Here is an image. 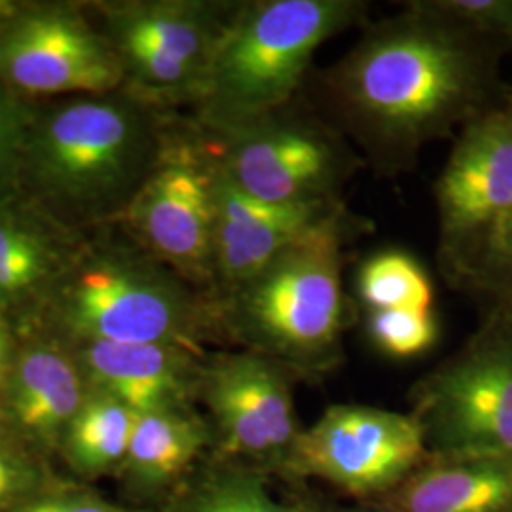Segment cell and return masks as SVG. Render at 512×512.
<instances>
[{
  "label": "cell",
  "instance_id": "6da1fadb",
  "mask_svg": "<svg viewBox=\"0 0 512 512\" xmlns=\"http://www.w3.org/2000/svg\"><path fill=\"white\" fill-rule=\"evenodd\" d=\"M376 23L317 78V112L340 129L366 165L393 177L421 150L512 97L507 55L442 10L412 0Z\"/></svg>",
  "mask_w": 512,
  "mask_h": 512
},
{
  "label": "cell",
  "instance_id": "7a4b0ae2",
  "mask_svg": "<svg viewBox=\"0 0 512 512\" xmlns=\"http://www.w3.org/2000/svg\"><path fill=\"white\" fill-rule=\"evenodd\" d=\"M370 220L351 215L274 258L226 293H213L222 338L293 372L321 378L344 361L351 302L344 291L346 249Z\"/></svg>",
  "mask_w": 512,
  "mask_h": 512
},
{
  "label": "cell",
  "instance_id": "3957f363",
  "mask_svg": "<svg viewBox=\"0 0 512 512\" xmlns=\"http://www.w3.org/2000/svg\"><path fill=\"white\" fill-rule=\"evenodd\" d=\"M368 12L365 0L239 2L194 101L198 128L222 133L291 107L315 52Z\"/></svg>",
  "mask_w": 512,
  "mask_h": 512
},
{
  "label": "cell",
  "instance_id": "277c9868",
  "mask_svg": "<svg viewBox=\"0 0 512 512\" xmlns=\"http://www.w3.org/2000/svg\"><path fill=\"white\" fill-rule=\"evenodd\" d=\"M164 139L141 105L95 95L31 122L25 171L50 198L71 207L129 203Z\"/></svg>",
  "mask_w": 512,
  "mask_h": 512
},
{
  "label": "cell",
  "instance_id": "5b68a950",
  "mask_svg": "<svg viewBox=\"0 0 512 512\" xmlns=\"http://www.w3.org/2000/svg\"><path fill=\"white\" fill-rule=\"evenodd\" d=\"M482 308L465 344L410 391L429 456L512 458V298Z\"/></svg>",
  "mask_w": 512,
  "mask_h": 512
},
{
  "label": "cell",
  "instance_id": "8992f818",
  "mask_svg": "<svg viewBox=\"0 0 512 512\" xmlns=\"http://www.w3.org/2000/svg\"><path fill=\"white\" fill-rule=\"evenodd\" d=\"M200 131L222 175L264 202H340L366 167L340 129L298 101L241 128Z\"/></svg>",
  "mask_w": 512,
  "mask_h": 512
},
{
  "label": "cell",
  "instance_id": "52a82bcc",
  "mask_svg": "<svg viewBox=\"0 0 512 512\" xmlns=\"http://www.w3.org/2000/svg\"><path fill=\"white\" fill-rule=\"evenodd\" d=\"M152 260H109L80 270L63 289L67 325L86 342L171 344L202 353L222 338L215 294L192 293Z\"/></svg>",
  "mask_w": 512,
  "mask_h": 512
},
{
  "label": "cell",
  "instance_id": "ba28073f",
  "mask_svg": "<svg viewBox=\"0 0 512 512\" xmlns=\"http://www.w3.org/2000/svg\"><path fill=\"white\" fill-rule=\"evenodd\" d=\"M435 202L440 274L463 293L512 207V97L456 135Z\"/></svg>",
  "mask_w": 512,
  "mask_h": 512
},
{
  "label": "cell",
  "instance_id": "9c48e42d",
  "mask_svg": "<svg viewBox=\"0 0 512 512\" xmlns=\"http://www.w3.org/2000/svg\"><path fill=\"white\" fill-rule=\"evenodd\" d=\"M427 458L423 431L410 412L334 404L302 429L281 480L313 478L363 503H376Z\"/></svg>",
  "mask_w": 512,
  "mask_h": 512
},
{
  "label": "cell",
  "instance_id": "30bf717a",
  "mask_svg": "<svg viewBox=\"0 0 512 512\" xmlns=\"http://www.w3.org/2000/svg\"><path fill=\"white\" fill-rule=\"evenodd\" d=\"M128 220L158 262L215 289L217 164L202 131L164 139L156 164L129 200Z\"/></svg>",
  "mask_w": 512,
  "mask_h": 512
},
{
  "label": "cell",
  "instance_id": "8fae6325",
  "mask_svg": "<svg viewBox=\"0 0 512 512\" xmlns=\"http://www.w3.org/2000/svg\"><path fill=\"white\" fill-rule=\"evenodd\" d=\"M294 382L285 366L249 349L203 359L198 399L209 410L220 459L283 476L304 429Z\"/></svg>",
  "mask_w": 512,
  "mask_h": 512
},
{
  "label": "cell",
  "instance_id": "7c38bea8",
  "mask_svg": "<svg viewBox=\"0 0 512 512\" xmlns=\"http://www.w3.org/2000/svg\"><path fill=\"white\" fill-rule=\"evenodd\" d=\"M238 4L162 0L116 8L110 25L124 76L150 101H196Z\"/></svg>",
  "mask_w": 512,
  "mask_h": 512
},
{
  "label": "cell",
  "instance_id": "4fadbf2b",
  "mask_svg": "<svg viewBox=\"0 0 512 512\" xmlns=\"http://www.w3.org/2000/svg\"><path fill=\"white\" fill-rule=\"evenodd\" d=\"M0 78L33 95H105L122 80L120 57L71 12L25 8L0 38Z\"/></svg>",
  "mask_w": 512,
  "mask_h": 512
},
{
  "label": "cell",
  "instance_id": "5bb4252c",
  "mask_svg": "<svg viewBox=\"0 0 512 512\" xmlns=\"http://www.w3.org/2000/svg\"><path fill=\"white\" fill-rule=\"evenodd\" d=\"M351 215L355 213L344 200L310 203L258 200L230 183L217 165L215 293H226L249 281L296 243Z\"/></svg>",
  "mask_w": 512,
  "mask_h": 512
},
{
  "label": "cell",
  "instance_id": "9a60e30c",
  "mask_svg": "<svg viewBox=\"0 0 512 512\" xmlns=\"http://www.w3.org/2000/svg\"><path fill=\"white\" fill-rule=\"evenodd\" d=\"M202 363V353L171 344L88 342L82 351V366L95 389L137 414L192 408Z\"/></svg>",
  "mask_w": 512,
  "mask_h": 512
},
{
  "label": "cell",
  "instance_id": "2e32d148",
  "mask_svg": "<svg viewBox=\"0 0 512 512\" xmlns=\"http://www.w3.org/2000/svg\"><path fill=\"white\" fill-rule=\"evenodd\" d=\"M372 505L393 512H512V458L429 456Z\"/></svg>",
  "mask_w": 512,
  "mask_h": 512
},
{
  "label": "cell",
  "instance_id": "e0dca14e",
  "mask_svg": "<svg viewBox=\"0 0 512 512\" xmlns=\"http://www.w3.org/2000/svg\"><path fill=\"white\" fill-rule=\"evenodd\" d=\"M86 397L82 370L73 359L50 344H33L12 363L4 406L25 437L55 444Z\"/></svg>",
  "mask_w": 512,
  "mask_h": 512
},
{
  "label": "cell",
  "instance_id": "ac0fdd59",
  "mask_svg": "<svg viewBox=\"0 0 512 512\" xmlns=\"http://www.w3.org/2000/svg\"><path fill=\"white\" fill-rule=\"evenodd\" d=\"M213 433L192 408H162L137 414L122 471L129 484L145 494L164 492L183 478Z\"/></svg>",
  "mask_w": 512,
  "mask_h": 512
},
{
  "label": "cell",
  "instance_id": "d6986e66",
  "mask_svg": "<svg viewBox=\"0 0 512 512\" xmlns=\"http://www.w3.org/2000/svg\"><path fill=\"white\" fill-rule=\"evenodd\" d=\"M137 412L103 391L86 397L63 435V452L74 471L105 475L122 467Z\"/></svg>",
  "mask_w": 512,
  "mask_h": 512
},
{
  "label": "cell",
  "instance_id": "ffe728a7",
  "mask_svg": "<svg viewBox=\"0 0 512 512\" xmlns=\"http://www.w3.org/2000/svg\"><path fill=\"white\" fill-rule=\"evenodd\" d=\"M219 467L188 484L165 512H304L293 494L277 499L272 476L220 459Z\"/></svg>",
  "mask_w": 512,
  "mask_h": 512
},
{
  "label": "cell",
  "instance_id": "44dd1931",
  "mask_svg": "<svg viewBox=\"0 0 512 512\" xmlns=\"http://www.w3.org/2000/svg\"><path fill=\"white\" fill-rule=\"evenodd\" d=\"M357 300L363 311L435 310V287L425 268L399 249L368 256L357 272Z\"/></svg>",
  "mask_w": 512,
  "mask_h": 512
},
{
  "label": "cell",
  "instance_id": "7402d4cb",
  "mask_svg": "<svg viewBox=\"0 0 512 512\" xmlns=\"http://www.w3.org/2000/svg\"><path fill=\"white\" fill-rule=\"evenodd\" d=\"M54 256L37 234L0 213V294L19 296L37 289L52 274Z\"/></svg>",
  "mask_w": 512,
  "mask_h": 512
},
{
  "label": "cell",
  "instance_id": "603a6c76",
  "mask_svg": "<svg viewBox=\"0 0 512 512\" xmlns=\"http://www.w3.org/2000/svg\"><path fill=\"white\" fill-rule=\"evenodd\" d=\"M365 327L370 342L393 359L420 357L439 340L435 310L366 311Z\"/></svg>",
  "mask_w": 512,
  "mask_h": 512
},
{
  "label": "cell",
  "instance_id": "cb8c5ba5",
  "mask_svg": "<svg viewBox=\"0 0 512 512\" xmlns=\"http://www.w3.org/2000/svg\"><path fill=\"white\" fill-rule=\"evenodd\" d=\"M29 114L14 90L0 78V200H4L25 171Z\"/></svg>",
  "mask_w": 512,
  "mask_h": 512
},
{
  "label": "cell",
  "instance_id": "d4e9b609",
  "mask_svg": "<svg viewBox=\"0 0 512 512\" xmlns=\"http://www.w3.org/2000/svg\"><path fill=\"white\" fill-rule=\"evenodd\" d=\"M463 293L480 304L512 298V207Z\"/></svg>",
  "mask_w": 512,
  "mask_h": 512
},
{
  "label": "cell",
  "instance_id": "484cf974",
  "mask_svg": "<svg viewBox=\"0 0 512 512\" xmlns=\"http://www.w3.org/2000/svg\"><path fill=\"white\" fill-rule=\"evenodd\" d=\"M442 10L512 55V0H437Z\"/></svg>",
  "mask_w": 512,
  "mask_h": 512
},
{
  "label": "cell",
  "instance_id": "4316f807",
  "mask_svg": "<svg viewBox=\"0 0 512 512\" xmlns=\"http://www.w3.org/2000/svg\"><path fill=\"white\" fill-rule=\"evenodd\" d=\"M38 484L37 465L14 440L0 435V512H14L31 501Z\"/></svg>",
  "mask_w": 512,
  "mask_h": 512
},
{
  "label": "cell",
  "instance_id": "83f0119b",
  "mask_svg": "<svg viewBox=\"0 0 512 512\" xmlns=\"http://www.w3.org/2000/svg\"><path fill=\"white\" fill-rule=\"evenodd\" d=\"M14 512H124L90 495H52L31 499Z\"/></svg>",
  "mask_w": 512,
  "mask_h": 512
},
{
  "label": "cell",
  "instance_id": "f1b7e54d",
  "mask_svg": "<svg viewBox=\"0 0 512 512\" xmlns=\"http://www.w3.org/2000/svg\"><path fill=\"white\" fill-rule=\"evenodd\" d=\"M293 497L304 512H393L385 507H380V505H372V503H363L359 507L330 505V503L317 499L315 495L306 494V490H296L293 492Z\"/></svg>",
  "mask_w": 512,
  "mask_h": 512
},
{
  "label": "cell",
  "instance_id": "f546056e",
  "mask_svg": "<svg viewBox=\"0 0 512 512\" xmlns=\"http://www.w3.org/2000/svg\"><path fill=\"white\" fill-rule=\"evenodd\" d=\"M12 363H14V359H12V351H10V336H8L6 325L0 317V404H4Z\"/></svg>",
  "mask_w": 512,
  "mask_h": 512
},
{
  "label": "cell",
  "instance_id": "4dcf8cb0",
  "mask_svg": "<svg viewBox=\"0 0 512 512\" xmlns=\"http://www.w3.org/2000/svg\"><path fill=\"white\" fill-rule=\"evenodd\" d=\"M25 8L18 2H10V0H0V38L4 35V31L10 27V23L18 18L19 14Z\"/></svg>",
  "mask_w": 512,
  "mask_h": 512
}]
</instances>
